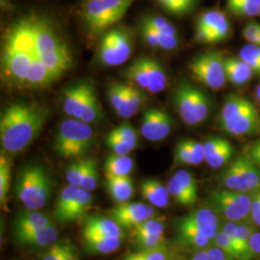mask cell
I'll use <instances>...</instances> for the list:
<instances>
[{
    "label": "cell",
    "mask_w": 260,
    "mask_h": 260,
    "mask_svg": "<svg viewBox=\"0 0 260 260\" xmlns=\"http://www.w3.org/2000/svg\"><path fill=\"white\" fill-rule=\"evenodd\" d=\"M141 194L149 205L165 208L170 203V193L168 187L163 185L161 181L155 178L144 179L140 186Z\"/></svg>",
    "instance_id": "cell-24"
},
{
    "label": "cell",
    "mask_w": 260,
    "mask_h": 260,
    "mask_svg": "<svg viewBox=\"0 0 260 260\" xmlns=\"http://www.w3.org/2000/svg\"><path fill=\"white\" fill-rule=\"evenodd\" d=\"M188 69L198 82L213 91L221 90L226 83L224 57L217 51H208L195 56Z\"/></svg>",
    "instance_id": "cell-10"
},
{
    "label": "cell",
    "mask_w": 260,
    "mask_h": 260,
    "mask_svg": "<svg viewBox=\"0 0 260 260\" xmlns=\"http://www.w3.org/2000/svg\"><path fill=\"white\" fill-rule=\"evenodd\" d=\"M59 236L58 230L53 223L48 224L45 228L33 231L31 233L16 235L15 239L19 245L26 246L29 248L42 249L48 248L56 243Z\"/></svg>",
    "instance_id": "cell-22"
},
{
    "label": "cell",
    "mask_w": 260,
    "mask_h": 260,
    "mask_svg": "<svg viewBox=\"0 0 260 260\" xmlns=\"http://www.w3.org/2000/svg\"><path fill=\"white\" fill-rule=\"evenodd\" d=\"M108 216L122 229H133L156 216L153 206L143 203L118 204L108 211Z\"/></svg>",
    "instance_id": "cell-12"
},
{
    "label": "cell",
    "mask_w": 260,
    "mask_h": 260,
    "mask_svg": "<svg viewBox=\"0 0 260 260\" xmlns=\"http://www.w3.org/2000/svg\"><path fill=\"white\" fill-rule=\"evenodd\" d=\"M8 1H9V0H1V4H2V5H6Z\"/></svg>",
    "instance_id": "cell-62"
},
{
    "label": "cell",
    "mask_w": 260,
    "mask_h": 260,
    "mask_svg": "<svg viewBox=\"0 0 260 260\" xmlns=\"http://www.w3.org/2000/svg\"><path fill=\"white\" fill-rule=\"evenodd\" d=\"M51 223L52 222L46 214L38 210L26 209L25 211L20 212L14 221V235L31 233Z\"/></svg>",
    "instance_id": "cell-25"
},
{
    "label": "cell",
    "mask_w": 260,
    "mask_h": 260,
    "mask_svg": "<svg viewBox=\"0 0 260 260\" xmlns=\"http://www.w3.org/2000/svg\"><path fill=\"white\" fill-rule=\"evenodd\" d=\"M208 249V248H207ZM207 249L196 251L189 260H208V251Z\"/></svg>",
    "instance_id": "cell-60"
},
{
    "label": "cell",
    "mask_w": 260,
    "mask_h": 260,
    "mask_svg": "<svg viewBox=\"0 0 260 260\" xmlns=\"http://www.w3.org/2000/svg\"><path fill=\"white\" fill-rule=\"evenodd\" d=\"M250 247L255 254V257H260V232L252 233L250 238Z\"/></svg>",
    "instance_id": "cell-59"
},
{
    "label": "cell",
    "mask_w": 260,
    "mask_h": 260,
    "mask_svg": "<svg viewBox=\"0 0 260 260\" xmlns=\"http://www.w3.org/2000/svg\"><path fill=\"white\" fill-rule=\"evenodd\" d=\"M204 144L205 161L212 169H219L230 163L233 157V145L222 137L213 136L205 140Z\"/></svg>",
    "instance_id": "cell-18"
},
{
    "label": "cell",
    "mask_w": 260,
    "mask_h": 260,
    "mask_svg": "<svg viewBox=\"0 0 260 260\" xmlns=\"http://www.w3.org/2000/svg\"><path fill=\"white\" fill-rule=\"evenodd\" d=\"M140 24L146 25L153 30H156L160 33L178 36V30L177 26L171 22L167 18L154 14V13H147L141 17Z\"/></svg>",
    "instance_id": "cell-40"
},
{
    "label": "cell",
    "mask_w": 260,
    "mask_h": 260,
    "mask_svg": "<svg viewBox=\"0 0 260 260\" xmlns=\"http://www.w3.org/2000/svg\"><path fill=\"white\" fill-rule=\"evenodd\" d=\"M48 116V109L36 103H12L5 107L0 118L2 152L10 156L23 152L37 139Z\"/></svg>",
    "instance_id": "cell-1"
},
{
    "label": "cell",
    "mask_w": 260,
    "mask_h": 260,
    "mask_svg": "<svg viewBox=\"0 0 260 260\" xmlns=\"http://www.w3.org/2000/svg\"><path fill=\"white\" fill-rule=\"evenodd\" d=\"M177 239L180 246L195 251L205 250L213 245L209 238L181 219L177 222Z\"/></svg>",
    "instance_id": "cell-20"
},
{
    "label": "cell",
    "mask_w": 260,
    "mask_h": 260,
    "mask_svg": "<svg viewBox=\"0 0 260 260\" xmlns=\"http://www.w3.org/2000/svg\"><path fill=\"white\" fill-rule=\"evenodd\" d=\"M251 218L253 223L260 228V190L251 194Z\"/></svg>",
    "instance_id": "cell-55"
},
{
    "label": "cell",
    "mask_w": 260,
    "mask_h": 260,
    "mask_svg": "<svg viewBox=\"0 0 260 260\" xmlns=\"http://www.w3.org/2000/svg\"><path fill=\"white\" fill-rule=\"evenodd\" d=\"M255 224L253 222H233L223 221L221 223V231L228 234L233 240L236 250L238 251L239 260H252L255 258V254L250 247V238L252 233H255Z\"/></svg>",
    "instance_id": "cell-14"
},
{
    "label": "cell",
    "mask_w": 260,
    "mask_h": 260,
    "mask_svg": "<svg viewBox=\"0 0 260 260\" xmlns=\"http://www.w3.org/2000/svg\"><path fill=\"white\" fill-rule=\"evenodd\" d=\"M149 76V93H158L165 90L168 85V75L164 67L154 58L143 56L141 57Z\"/></svg>",
    "instance_id": "cell-30"
},
{
    "label": "cell",
    "mask_w": 260,
    "mask_h": 260,
    "mask_svg": "<svg viewBox=\"0 0 260 260\" xmlns=\"http://www.w3.org/2000/svg\"><path fill=\"white\" fill-rule=\"evenodd\" d=\"M146 94L144 90L135 86L128 85V91L121 107L117 110V114L122 119H129L139 111L142 105L146 102Z\"/></svg>",
    "instance_id": "cell-38"
},
{
    "label": "cell",
    "mask_w": 260,
    "mask_h": 260,
    "mask_svg": "<svg viewBox=\"0 0 260 260\" xmlns=\"http://www.w3.org/2000/svg\"><path fill=\"white\" fill-rule=\"evenodd\" d=\"M63 244V260H79L75 247L70 242H65Z\"/></svg>",
    "instance_id": "cell-57"
},
{
    "label": "cell",
    "mask_w": 260,
    "mask_h": 260,
    "mask_svg": "<svg viewBox=\"0 0 260 260\" xmlns=\"http://www.w3.org/2000/svg\"><path fill=\"white\" fill-rule=\"evenodd\" d=\"M180 219L193 225L212 242L221 229L220 217L208 206L195 209Z\"/></svg>",
    "instance_id": "cell-17"
},
{
    "label": "cell",
    "mask_w": 260,
    "mask_h": 260,
    "mask_svg": "<svg viewBox=\"0 0 260 260\" xmlns=\"http://www.w3.org/2000/svg\"><path fill=\"white\" fill-rule=\"evenodd\" d=\"M242 37L250 45L260 47V23L254 20L248 21L242 29Z\"/></svg>",
    "instance_id": "cell-52"
},
{
    "label": "cell",
    "mask_w": 260,
    "mask_h": 260,
    "mask_svg": "<svg viewBox=\"0 0 260 260\" xmlns=\"http://www.w3.org/2000/svg\"><path fill=\"white\" fill-rule=\"evenodd\" d=\"M75 119L89 124L101 121L103 119V110L101 107V103L98 100V96L94 93V89L92 85Z\"/></svg>",
    "instance_id": "cell-35"
},
{
    "label": "cell",
    "mask_w": 260,
    "mask_h": 260,
    "mask_svg": "<svg viewBox=\"0 0 260 260\" xmlns=\"http://www.w3.org/2000/svg\"><path fill=\"white\" fill-rule=\"evenodd\" d=\"M106 188L112 200L118 205L127 203L134 195L133 180L127 177H113L105 176Z\"/></svg>",
    "instance_id": "cell-27"
},
{
    "label": "cell",
    "mask_w": 260,
    "mask_h": 260,
    "mask_svg": "<svg viewBox=\"0 0 260 260\" xmlns=\"http://www.w3.org/2000/svg\"><path fill=\"white\" fill-rule=\"evenodd\" d=\"M58 80L52 72H50L42 62L40 56L35 55L28 72L26 86L30 88H46Z\"/></svg>",
    "instance_id": "cell-29"
},
{
    "label": "cell",
    "mask_w": 260,
    "mask_h": 260,
    "mask_svg": "<svg viewBox=\"0 0 260 260\" xmlns=\"http://www.w3.org/2000/svg\"><path fill=\"white\" fill-rule=\"evenodd\" d=\"M220 181L225 189L251 195L260 190V168L247 152L243 153L228 165Z\"/></svg>",
    "instance_id": "cell-7"
},
{
    "label": "cell",
    "mask_w": 260,
    "mask_h": 260,
    "mask_svg": "<svg viewBox=\"0 0 260 260\" xmlns=\"http://www.w3.org/2000/svg\"><path fill=\"white\" fill-rule=\"evenodd\" d=\"M128 91V85L123 84H112L108 88L107 96L112 108L117 111L123 103L125 95Z\"/></svg>",
    "instance_id": "cell-50"
},
{
    "label": "cell",
    "mask_w": 260,
    "mask_h": 260,
    "mask_svg": "<svg viewBox=\"0 0 260 260\" xmlns=\"http://www.w3.org/2000/svg\"><path fill=\"white\" fill-rule=\"evenodd\" d=\"M11 156L2 152L0 156V204L5 211H7V201L11 184Z\"/></svg>",
    "instance_id": "cell-41"
},
{
    "label": "cell",
    "mask_w": 260,
    "mask_h": 260,
    "mask_svg": "<svg viewBox=\"0 0 260 260\" xmlns=\"http://www.w3.org/2000/svg\"><path fill=\"white\" fill-rule=\"evenodd\" d=\"M131 239L138 250H153L167 245L165 233L132 235Z\"/></svg>",
    "instance_id": "cell-43"
},
{
    "label": "cell",
    "mask_w": 260,
    "mask_h": 260,
    "mask_svg": "<svg viewBox=\"0 0 260 260\" xmlns=\"http://www.w3.org/2000/svg\"><path fill=\"white\" fill-rule=\"evenodd\" d=\"M103 168L105 176L127 177L134 169V162L129 154L120 155L112 153L106 158Z\"/></svg>",
    "instance_id": "cell-37"
},
{
    "label": "cell",
    "mask_w": 260,
    "mask_h": 260,
    "mask_svg": "<svg viewBox=\"0 0 260 260\" xmlns=\"http://www.w3.org/2000/svg\"><path fill=\"white\" fill-rule=\"evenodd\" d=\"M139 30L140 35L143 38L144 42L149 47L163 50H173L178 47V36L163 34L140 23Z\"/></svg>",
    "instance_id": "cell-32"
},
{
    "label": "cell",
    "mask_w": 260,
    "mask_h": 260,
    "mask_svg": "<svg viewBox=\"0 0 260 260\" xmlns=\"http://www.w3.org/2000/svg\"><path fill=\"white\" fill-rule=\"evenodd\" d=\"M205 161L204 144L193 139L178 141L174 149L175 166L199 165Z\"/></svg>",
    "instance_id": "cell-19"
},
{
    "label": "cell",
    "mask_w": 260,
    "mask_h": 260,
    "mask_svg": "<svg viewBox=\"0 0 260 260\" xmlns=\"http://www.w3.org/2000/svg\"><path fill=\"white\" fill-rule=\"evenodd\" d=\"M168 15L176 18H185L199 8L203 0H152Z\"/></svg>",
    "instance_id": "cell-34"
},
{
    "label": "cell",
    "mask_w": 260,
    "mask_h": 260,
    "mask_svg": "<svg viewBox=\"0 0 260 260\" xmlns=\"http://www.w3.org/2000/svg\"><path fill=\"white\" fill-rule=\"evenodd\" d=\"M239 57L252 70L254 75H260V47L248 45L242 47Z\"/></svg>",
    "instance_id": "cell-47"
},
{
    "label": "cell",
    "mask_w": 260,
    "mask_h": 260,
    "mask_svg": "<svg viewBox=\"0 0 260 260\" xmlns=\"http://www.w3.org/2000/svg\"><path fill=\"white\" fill-rule=\"evenodd\" d=\"M172 100L180 119L188 125H199L210 113L208 95L193 84L182 81L175 89Z\"/></svg>",
    "instance_id": "cell-6"
},
{
    "label": "cell",
    "mask_w": 260,
    "mask_h": 260,
    "mask_svg": "<svg viewBox=\"0 0 260 260\" xmlns=\"http://www.w3.org/2000/svg\"><path fill=\"white\" fill-rule=\"evenodd\" d=\"M226 13L237 19H252L260 15V0H225Z\"/></svg>",
    "instance_id": "cell-36"
},
{
    "label": "cell",
    "mask_w": 260,
    "mask_h": 260,
    "mask_svg": "<svg viewBox=\"0 0 260 260\" xmlns=\"http://www.w3.org/2000/svg\"><path fill=\"white\" fill-rule=\"evenodd\" d=\"M173 119L167 112L157 108H149L144 111L140 123L141 135L150 142L166 139L173 129Z\"/></svg>",
    "instance_id": "cell-11"
},
{
    "label": "cell",
    "mask_w": 260,
    "mask_h": 260,
    "mask_svg": "<svg viewBox=\"0 0 260 260\" xmlns=\"http://www.w3.org/2000/svg\"><path fill=\"white\" fill-rule=\"evenodd\" d=\"M91 87L88 82L76 84L67 88L63 94V110L70 118L75 119Z\"/></svg>",
    "instance_id": "cell-28"
},
{
    "label": "cell",
    "mask_w": 260,
    "mask_h": 260,
    "mask_svg": "<svg viewBox=\"0 0 260 260\" xmlns=\"http://www.w3.org/2000/svg\"><path fill=\"white\" fill-rule=\"evenodd\" d=\"M98 183H99L98 163L93 159H88L83 177L81 179L80 187L83 188L84 190L92 192L96 188Z\"/></svg>",
    "instance_id": "cell-48"
},
{
    "label": "cell",
    "mask_w": 260,
    "mask_h": 260,
    "mask_svg": "<svg viewBox=\"0 0 260 260\" xmlns=\"http://www.w3.org/2000/svg\"><path fill=\"white\" fill-rule=\"evenodd\" d=\"M52 181L46 169L39 164H27L18 175L15 192L19 203L27 210H40L51 195Z\"/></svg>",
    "instance_id": "cell-3"
},
{
    "label": "cell",
    "mask_w": 260,
    "mask_h": 260,
    "mask_svg": "<svg viewBox=\"0 0 260 260\" xmlns=\"http://www.w3.org/2000/svg\"><path fill=\"white\" fill-rule=\"evenodd\" d=\"M88 159H78L73 162L66 171V178L70 185L80 187L81 179L87 166Z\"/></svg>",
    "instance_id": "cell-49"
},
{
    "label": "cell",
    "mask_w": 260,
    "mask_h": 260,
    "mask_svg": "<svg viewBox=\"0 0 260 260\" xmlns=\"http://www.w3.org/2000/svg\"><path fill=\"white\" fill-rule=\"evenodd\" d=\"M135 0H85L81 19L88 32L101 35L121 20Z\"/></svg>",
    "instance_id": "cell-5"
},
{
    "label": "cell",
    "mask_w": 260,
    "mask_h": 260,
    "mask_svg": "<svg viewBox=\"0 0 260 260\" xmlns=\"http://www.w3.org/2000/svg\"><path fill=\"white\" fill-rule=\"evenodd\" d=\"M255 98H256L257 102L260 103V84L257 86V88L255 90Z\"/></svg>",
    "instance_id": "cell-61"
},
{
    "label": "cell",
    "mask_w": 260,
    "mask_h": 260,
    "mask_svg": "<svg viewBox=\"0 0 260 260\" xmlns=\"http://www.w3.org/2000/svg\"><path fill=\"white\" fill-rule=\"evenodd\" d=\"M212 244L214 246L218 247L219 249L224 251L230 256H232L234 259L239 260L238 251L236 250L234 243L231 239V237L228 234L223 233V231H221V230L219 231V233H217V235L215 236Z\"/></svg>",
    "instance_id": "cell-51"
},
{
    "label": "cell",
    "mask_w": 260,
    "mask_h": 260,
    "mask_svg": "<svg viewBox=\"0 0 260 260\" xmlns=\"http://www.w3.org/2000/svg\"><path fill=\"white\" fill-rule=\"evenodd\" d=\"M34 56L4 46L2 51L4 73L12 81L25 85L28 72Z\"/></svg>",
    "instance_id": "cell-15"
},
{
    "label": "cell",
    "mask_w": 260,
    "mask_h": 260,
    "mask_svg": "<svg viewBox=\"0 0 260 260\" xmlns=\"http://www.w3.org/2000/svg\"><path fill=\"white\" fill-rule=\"evenodd\" d=\"M226 80L236 87H243L250 82L254 73L240 57L224 58Z\"/></svg>",
    "instance_id": "cell-26"
},
{
    "label": "cell",
    "mask_w": 260,
    "mask_h": 260,
    "mask_svg": "<svg viewBox=\"0 0 260 260\" xmlns=\"http://www.w3.org/2000/svg\"><path fill=\"white\" fill-rule=\"evenodd\" d=\"M228 18V13L219 8H210L201 12L197 16L194 26L196 42L200 43L205 35L218 27Z\"/></svg>",
    "instance_id": "cell-23"
},
{
    "label": "cell",
    "mask_w": 260,
    "mask_h": 260,
    "mask_svg": "<svg viewBox=\"0 0 260 260\" xmlns=\"http://www.w3.org/2000/svg\"><path fill=\"white\" fill-rule=\"evenodd\" d=\"M86 251L93 254H108L117 251L122 243L121 237H103L83 234Z\"/></svg>",
    "instance_id": "cell-33"
},
{
    "label": "cell",
    "mask_w": 260,
    "mask_h": 260,
    "mask_svg": "<svg viewBox=\"0 0 260 260\" xmlns=\"http://www.w3.org/2000/svg\"><path fill=\"white\" fill-rule=\"evenodd\" d=\"M38 53L47 69L59 79L73 66L70 49L53 20L46 15L32 12Z\"/></svg>",
    "instance_id": "cell-2"
},
{
    "label": "cell",
    "mask_w": 260,
    "mask_h": 260,
    "mask_svg": "<svg viewBox=\"0 0 260 260\" xmlns=\"http://www.w3.org/2000/svg\"><path fill=\"white\" fill-rule=\"evenodd\" d=\"M172 198L181 206H192L198 200V182L194 175L186 170H178L168 181Z\"/></svg>",
    "instance_id": "cell-13"
},
{
    "label": "cell",
    "mask_w": 260,
    "mask_h": 260,
    "mask_svg": "<svg viewBox=\"0 0 260 260\" xmlns=\"http://www.w3.org/2000/svg\"><path fill=\"white\" fill-rule=\"evenodd\" d=\"M123 77L144 91H149V80L147 71L143 65L141 57L132 62L123 72Z\"/></svg>",
    "instance_id": "cell-39"
},
{
    "label": "cell",
    "mask_w": 260,
    "mask_h": 260,
    "mask_svg": "<svg viewBox=\"0 0 260 260\" xmlns=\"http://www.w3.org/2000/svg\"><path fill=\"white\" fill-rule=\"evenodd\" d=\"M157 233H165L164 217L155 216L136 225L135 228L131 229V236L143 235V234H157Z\"/></svg>",
    "instance_id": "cell-44"
},
{
    "label": "cell",
    "mask_w": 260,
    "mask_h": 260,
    "mask_svg": "<svg viewBox=\"0 0 260 260\" xmlns=\"http://www.w3.org/2000/svg\"><path fill=\"white\" fill-rule=\"evenodd\" d=\"M83 234L103 236V237H121L123 238V229L110 217L92 216L85 219Z\"/></svg>",
    "instance_id": "cell-21"
},
{
    "label": "cell",
    "mask_w": 260,
    "mask_h": 260,
    "mask_svg": "<svg viewBox=\"0 0 260 260\" xmlns=\"http://www.w3.org/2000/svg\"><path fill=\"white\" fill-rule=\"evenodd\" d=\"M253 107H255L254 104L246 96L238 93L229 94L223 102L218 121L220 123L230 121Z\"/></svg>",
    "instance_id": "cell-31"
},
{
    "label": "cell",
    "mask_w": 260,
    "mask_h": 260,
    "mask_svg": "<svg viewBox=\"0 0 260 260\" xmlns=\"http://www.w3.org/2000/svg\"><path fill=\"white\" fill-rule=\"evenodd\" d=\"M121 260H175L168 245L153 250H138L126 254Z\"/></svg>",
    "instance_id": "cell-42"
},
{
    "label": "cell",
    "mask_w": 260,
    "mask_h": 260,
    "mask_svg": "<svg viewBox=\"0 0 260 260\" xmlns=\"http://www.w3.org/2000/svg\"><path fill=\"white\" fill-rule=\"evenodd\" d=\"M206 204L223 221L244 222L251 220V194L229 189L217 190L207 198Z\"/></svg>",
    "instance_id": "cell-9"
},
{
    "label": "cell",
    "mask_w": 260,
    "mask_h": 260,
    "mask_svg": "<svg viewBox=\"0 0 260 260\" xmlns=\"http://www.w3.org/2000/svg\"><path fill=\"white\" fill-rule=\"evenodd\" d=\"M63 243H54L47 248L41 260H63Z\"/></svg>",
    "instance_id": "cell-54"
},
{
    "label": "cell",
    "mask_w": 260,
    "mask_h": 260,
    "mask_svg": "<svg viewBox=\"0 0 260 260\" xmlns=\"http://www.w3.org/2000/svg\"><path fill=\"white\" fill-rule=\"evenodd\" d=\"M93 203L92 192L69 184L59 193L54 205L53 217L56 222L63 224L75 223L87 216Z\"/></svg>",
    "instance_id": "cell-8"
},
{
    "label": "cell",
    "mask_w": 260,
    "mask_h": 260,
    "mask_svg": "<svg viewBox=\"0 0 260 260\" xmlns=\"http://www.w3.org/2000/svg\"><path fill=\"white\" fill-rule=\"evenodd\" d=\"M251 160L260 168V139L257 140L247 152Z\"/></svg>",
    "instance_id": "cell-58"
},
{
    "label": "cell",
    "mask_w": 260,
    "mask_h": 260,
    "mask_svg": "<svg viewBox=\"0 0 260 260\" xmlns=\"http://www.w3.org/2000/svg\"><path fill=\"white\" fill-rule=\"evenodd\" d=\"M105 145L115 154L127 155L133 150L129 145L108 133L105 137Z\"/></svg>",
    "instance_id": "cell-53"
},
{
    "label": "cell",
    "mask_w": 260,
    "mask_h": 260,
    "mask_svg": "<svg viewBox=\"0 0 260 260\" xmlns=\"http://www.w3.org/2000/svg\"><path fill=\"white\" fill-rule=\"evenodd\" d=\"M111 135L127 143L132 149H136L138 145V134L128 121L121 122L117 127L109 132Z\"/></svg>",
    "instance_id": "cell-46"
},
{
    "label": "cell",
    "mask_w": 260,
    "mask_h": 260,
    "mask_svg": "<svg viewBox=\"0 0 260 260\" xmlns=\"http://www.w3.org/2000/svg\"><path fill=\"white\" fill-rule=\"evenodd\" d=\"M207 251H208V260H235L214 245L209 247L207 249Z\"/></svg>",
    "instance_id": "cell-56"
},
{
    "label": "cell",
    "mask_w": 260,
    "mask_h": 260,
    "mask_svg": "<svg viewBox=\"0 0 260 260\" xmlns=\"http://www.w3.org/2000/svg\"><path fill=\"white\" fill-rule=\"evenodd\" d=\"M223 132L235 137H249L260 132V114L253 107L230 121L219 123Z\"/></svg>",
    "instance_id": "cell-16"
},
{
    "label": "cell",
    "mask_w": 260,
    "mask_h": 260,
    "mask_svg": "<svg viewBox=\"0 0 260 260\" xmlns=\"http://www.w3.org/2000/svg\"><path fill=\"white\" fill-rule=\"evenodd\" d=\"M232 22L230 19H226L223 21L218 27L215 28L209 33H207L201 40V44H218L228 40L232 34Z\"/></svg>",
    "instance_id": "cell-45"
},
{
    "label": "cell",
    "mask_w": 260,
    "mask_h": 260,
    "mask_svg": "<svg viewBox=\"0 0 260 260\" xmlns=\"http://www.w3.org/2000/svg\"><path fill=\"white\" fill-rule=\"evenodd\" d=\"M93 142V128L89 123L69 118L57 130L53 147L58 156L78 160L86 155Z\"/></svg>",
    "instance_id": "cell-4"
}]
</instances>
